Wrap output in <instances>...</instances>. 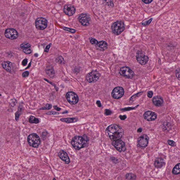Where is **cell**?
<instances>
[{
    "instance_id": "cell-1",
    "label": "cell",
    "mask_w": 180,
    "mask_h": 180,
    "mask_svg": "<svg viewBox=\"0 0 180 180\" xmlns=\"http://www.w3.org/2000/svg\"><path fill=\"white\" fill-rule=\"evenodd\" d=\"M106 134L113 141L120 139L124 135V131L119 125L112 124L106 129Z\"/></svg>"
},
{
    "instance_id": "cell-2",
    "label": "cell",
    "mask_w": 180,
    "mask_h": 180,
    "mask_svg": "<svg viewBox=\"0 0 180 180\" xmlns=\"http://www.w3.org/2000/svg\"><path fill=\"white\" fill-rule=\"evenodd\" d=\"M87 137H83L80 136L74 137L71 141V143L73 147L76 150H79L86 146L88 142Z\"/></svg>"
},
{
    "instance_id": "cell-3",
    "label": "cell",
    "mask_w": 180,
    "mask_h": 180,
    "mask_svg": "<svg viewBox=\"0 0 180 180\" xmlns=\"http://www.w3.org/2000/svg\"><path fill=\"white\" fill-rule=\"evenodd\" d=\"M125 28L124 23L121 21L116 22L113 24L112 29L113 33L115 35H120L122 33Z\"/></svg>"
},
{
    "instance_id": "cell-4",
    "label": "cell",
    "mask_w": 180,
    "mask_h": 180,
    "mask_svg": "<svg viewBox=\"0 0 180 180\" xmlns=\"http://www.w3.org/2000/svg\"><path fill=\"white\" fill-rule=\"evenodd\" d=\"M28 141L29 145L34 148L38 147L40 143V139L36 134H30L28 138Z\"/></svg>"
},
{
    "instance_id": "cell-5",
    "label": "cell",
    "mask_w": 180,
    "mask_h": 180,
    "mask_svg": "<svg viewBox=\"0 0 180 180\" xmlns=\"http://www.w3.org/2000/svg\"><path fill=\"white\" fill-rule=\"evenodd\" d=\"M100 76V73L97 71H92L86 76V79L89 82L94 83L96 82Z\"/></svg>"
},
{
    "instance_id": "cell-6",
    "label": "cell",
    "mask_w": 180,
    "mask_h": 180,
    "mask_svg": "<svg viewBox=\"0 0 180 180\" xmlns=\"http://www.w3.org/2000/svg\"><path fill=\"white\" fill-rule=\"evenodd\" d=\"M136 58L138 62L142 65L146 64L149 60L148 56L146 55L143 51L139 50L136 53Z\"/></svg>"
},
{
    "instance_id": "cell-7",
    "label": "cell",
    "mask_w": 180,
    "mask_h": 180,
    "mask_svg": "<svg viewBox=\"0 0 180 180\" xmlns=\"http://www.w3.org/2000/svg\"><path fill=\"white\" fill-rule=\"evenodd\" d=\"M66 99L69 103L72 105L77 104L78 101V97L76 94L72 92H68L66 96Z\"/></svg>"
},
{
    "instance_id": "cell-8",
    "label": "cell",
    "mask_w": 180,
    "mask_h": 180,
    "mask_svg": "<svg viewBox=\"0 0 180 180\" xmlns=\"http://www.w3.org/2000/svg\"><path fill=\"white\" fill-rule=\"evenodd\" d=\"M120 73L122 76L128 78H132L134 76L133 71L129 67L127 66H124L121 68Z\"/></svg>"
},
{
    "instance_id": "cell-9",
    "label": "cell",
    "mask_w": 180,
    "mask_h": 180,
    "mask_svg": "<svg viewBox=\"0 0 180 180\" xmlns=\"http://www.w3.org/2000/svg\"><path fill=\"white\" fill-rule=\"evenodd\" d=\"M149 139L146 134L141 136L138 140V146L141 148H144L147 146L149 143Z\"/></svg>"
},
{
    "instance_id": "cell-10",
    "label": "cell",
    "mask_w": 180,
    "mask_h": 180,
    "mask_svg": "<svg viewBox=\"0 0 180 180\" xmlns=\"http://www.w3.org/2000/svg\"><path fill=\"white\" fill-rule=\"evenodd\" d=\"M124 94V91L123 88L118 87L114 88L112 93L113 98L115 99H118L123 96Z\"/></svg>"
},
{
    "instance_id": "cell-11",
    "label": "cell",
    "mask_w": 180,
    "mask_h": 180,
    "mask_svg": "<svg viewBox=\"0 0 180 180\" xmlns=\"http://www.w3.org/2000/svg\"><path fill=\"white\" fill-rule=\"evenodd\" d=\"M36 27L37 29L40 30H43L47 26V21L44 18H38L35 22Z\"/></svg>"
},
{
    "instance_id": "cell-12",
    "label": "cell",
    "mask_w": 180,
    "mask_h": 180,
    "mask_svg": "<svg viewBox=\"0 0 180 180\" xmlns=\"http://www.w3.org/2000/svg\"><path fill=\"white\" fill-rule=\"evenodd\" d=\"M5 36L7 38L10 40H14L18 37V34L15 29H8L5 32Z\"/></svg>"
},
{
    "instance_id": "cell-13",
    "label": "cell",
    "mask_w": 180,
    "mask_h": 180,
    "mask_svg": "<svg viewBox=\"0 0 180 180\" xmlns=\"http://www.w3.org/2000/svg\"><path fill=\"white\" fill-rule=\"evenodd\" d=\"M112 145L119 152H124L126 150L125 143L120 139L113 141Z\"/></svg>"
},
{
    "instance_id": "cell-14",
    "label": "cell",
    "mask_w": 180,
    "mask_h": 180,
    "mask_svg": "<svg viewBox=\"0 0 180 180\" xmlns=\"http://www.w3.org/2000/svg\"><path fill=\"white\" fill-rule=\"evenodd\" d=\"M79 21L82 26H86L89 24L90 18L86 14H82L78 17Z\"/></svg>"
},
{
    "instance_id": "cell-15",
    "label": "cell",
    "mask_w": 180,
    "mask_h": 180,
    "mask_svg": "<svg viewBox=\"0 0 180 180\" xmlns=\"http://www.w3.org/2000/svg\"><path fill=\"white\" fill-rule=\"evenodd\" d=\"M144 119L148 121H154L157 118V114L154 112L148 111L143 115Z\"/></svg>"
},
{
    "instance_id": "cell-16",
    "label": "cell",
    "mask_w": 180,
    "mask_h": 180,
    "mask_svg": "<svg viewBox=\"0 0 180 180\" xmlns=\"http://www.w3.org/2000/svg\"><path fill=\"white\" fill-rule=\"evenodd\" d=\"M75 9L73 5H65L64 8V13L69 16H71L74 14L75 12Z\"/></svg>"
},
{
    "instance_id": "cell-17",
    "label": "cell",
    "mask_w": 180,
    "mask_h": 180,
    "mask_svg": "<svg viewBox=\"0 0 180 180\" xmlns=\"http://www.w3.org/2000/svg\"><path fill=\"white\" fill-rule=\"evenodd\" d=\"M3 67L8 72L11 73L14 69V64L10 62H4L2 63Z\"/></svg>"
},
{
    "instance_id": "cell-18",
    "label": "cell",
    "mask_w": 180,
    "mask_h": 180,
    "mask_svg": "<svg viewBox=\"0 0 180 180\" xmlns=\"http://www.w3.org/2000/svg\"><path fill=\"white\" fill-rule=\"evenodd\" d=\"M59 156L61 159L65 162L66 164H69L70 163V158L66 152L63 151H61L59 153Z\"/></svg>"
},
{
    "instance_id": "cell-19",
    "label": "cell",
    "mask_w": 180,
    "mask_h": 180,
    "mask_svg": "<svg viewBox=\"0 0 180 180\" xmlns=\"http://www.w3.org/2000/svg\"><path fill=\"white\" fill-rule=\"evenodd\" d=\"M96 47L97 49L100 51H104L107 49L108 48V45L107 43L104 41H101L98 42L96 45Z\"/></svg>"
},
{
    "instance_id": "cell-20",
    "label": "cell",
    "mask_w": 180,
    "mask_h": 180,
    "mask_svg": "<svg viewBox=\"0 0 180 180\" xmlns=\"http://www.w3.org/2000/svg\"><path fill=\"white\" fill-rule=\"evenodd\" d=\"M152 101L155 105L157 106H162L163 104V100L160 96H156L153 99Z\"/></svg>"
},
{
    "instance_id": "cell-21",
    "label": "cell",
    "mask_w": 180,
    "mask_h": 180,
    "mask_svg": "<svg viewBox=\"0 0 180 180\" xmlns=\"http://www.w3.org/2000/svg\"><path fill=\"white\" fill-rule=\"evenodd\" d=\"M165 164V162L164 160L162 158H158L156 160L154 165L156 168L160 169L162 168Z\"/></svg>"
},
{
    "instance_id": "cell-22",
    "label": "cell",
    "mask_w": 180,
    "mask_h": 180,
    "mask_svg": "<svg viewBox=\"0 0 180 180\" xmlns=\"http://www.w3.org/2000/svg\"><path fill=\"white\" fill-rule=\"evenodd\" d=\"M61 120L66 123H73L77 121V119L75 118H67L61 119Z\"/></svg>"
},
{
    "instance_id": "cell-23",
    "label": "cell",
    "mask_w": 180,
    "mask_h": 180,
    "mask_svg": "<svg viewBox=\"0 0 180 180\" xmlns=\"http://www.w3.org/2000/svg\"><path fill=\"white\" fill-rule=\"evenodd\" d=\"M180 163H178V164H176L175 166V167H174L173 170H172V173L173 174H175V175H176V174H178L180 173Z\"/></svg>"
},
{
    "instance_id": "cell-24",
    "label": "cell",
    "mask_w": 180,
    "mask_h": 180,
    "mask_svg": "<svg viewBox=\"0 0 180 180\" xmlns=\"http://www.w3.org/2000/svg\"><path fill=\"white\" fill-rule=\"evenodd\" d=\"M126 178L128 180H135L136 178V176L134 174L129 173L126 174Z\"/></svg>"
},
{
    "instance_id": "cell-25",
    "label": "cell",
    "mask_w": 180,
    "mask_h": 180,
    "mask_svg": "<svg viewBox=\"0 0 180 180\" xmlns=\"http://www.w3.org/2000/svg\"><path fill=\"white\" fill-rule=\"evenodd\" d=\"M29 122L31 124H37L39 123V120L33 116H31L29 119Z\"/></svg>"
},
{
    "instance_id": "cell-26",
    "label": "cell",
    "mask_w": 180,
    "mask_h": 180,
    "mask_svg": "<svg viewBox=\"0 0 180 180\" xmlns=\"http://www.w3.org/2000/svg\"><path fill=\"white\" fill-rule=\"evenodd\" d=\"M30 45L29 43H23L21 45V48L23 49V50L30 48Z\"/></svg>"
},
{
    "instance_id": "cell-27",
    "label": "cell",
    "mask_w": 180,
    "mask_h": 180,
    "mask_svg": "<svg viewBox=\"0 0 180 180\" xmlns=\"http://www.w3.org/2000/svg\"><path fill=\"white\" fill-rule=\"evenodd\" d=\"M63 29L65 30L70 32V33H75L76 32L75 30H74V29H72L70 28L64 27L63 28Z\"/></svg>"
},
{
    "instance_id": "cell-28",
    "label": "cell",
    "mask_w": 180,
    "mask_h": 180,
    "mask_svg": "<svg viewBox=\"0 0 180 180\" xmlns=\"http://www.w3.org/2000/svg\"><path fill=\"white\" fill-rule=\"evenodd\" d=\"M167 142H168V144L171 146H173V147L176 146V143L173 141L170 140H168Z\"/></svg>"
},
{
    "instance_id": "cell-29",
    "label": "cell",
    "mask_w": 180,
    "mask_h": 180,
    "mask_svg": "<svg viewBox=\"0 0 180 180\" xmlns=\"http://www.w3.org/2000/svg\"><path fill=\"white\" fill-rule=\"evenodd\" d=\"M52 108V105L49 104H47L44 107L42 108L40 110H48L51 109Z\"/></svg>"
},
{
    "instance_id": "cell-30",
    "label": "cell",
    "mask_w": 180,
    "mask_h": 180,
    "mask_svg": "<svg viewBox=\"0 0 180 180\" xmlns=\"http://www.w3.org/2000/svg\"><path fill=\"white\" fill-rule=\"evenodd\" d=\"M23 51L24 53L27 54H31V52H32L31 49L30 48L23 49Z\"/></svg>"
},
{
    "instance_id": "cell-31",
    "label": "cell",
    "mask_w": 180,
    "mask_h": 180,
    "mask_svg": "<svg viewBox=\"0 0 180 180\" xmlns=\"http://www.w3.org/2000/svg\"><path fill=\"white\" fill-rule=\"evenodd\" d=\"M90 42L92 44L96 45L98 43V41L96 39L94 38H92L90 40Z\"/></svg>"
},
{
    "instance_id": "cell-32",
    "label": "cell",
    "mask_w": 180,
    "mask_h": 180,
    "mask_svg": "<svg viewBox=\"0 0 180 180\" xmlns=\"http://www.w3.org/2000/svg\"><path fill=\"white\" fill-rule=\"evenodd\" d=\"M152 20V18H151L150 20H148V21H147L146 22L143 23L142 24L143 25V26H147V25H149L151 23Z\"/></svg>"
},
{
    "instance_id": "cell-33",
    "label": "cell",
    "mask_w": 180,
    "mask_h": 180,
    "mask_svg": "<svg viewBox=\"0 0 180 180\" xmlns=\"http://www.w3.org/2000/svg\"><path fill=\"white\" fill-rule=\"evenodd\" d=\"M176 77L177 78H178L179 80V78H180V71H179V68H178V69H177L176 71Z\"/></svg>"
},
{
    "instance_id": "cell-34",
    "label": "cell",
    "mask_w": 180,
    "mask_h": 180,
    "mask_svg": "<svg viewBox=\"0 0 180 180\" xmlns=\"http://www.w3.org/2000/svg\"><path fill=\"white\" fill-rule=\"evenodd\" d=\"M29 75V72L28 71H25L22 74V76L24 77H28Z\"/></svg>"
},
{
    "instance_id": "cell-35",
    "label": "cell",
    "mask_w": 180,
    "mask_h": 180,
    "mask_svg": "<svg viewBox=\"0 0 180 180\" xmlns=\"http://www.w3.org/2000/svg\"><path fill=\"white\" fill-rule=\"evenodd\" d=\"M153 96V92L151 91H149L147 93V96L148 98H152Z\"/></svg>"
},
{
    "instance_id": "cell-36",
    "label": "cell",
    "mask_w": 180,
    "mask_h": 180,
    "mask_svg": "<svg viewBox=\"0 0 180 180\" xmlns=\"http://www.w3.org/2000/svg\"><path fill=\"white\" fill-rule=\"evenodd\" d=\"M112 114V112L111 110H106L105 111V114L106 115H108L111 114Z\"/></svg>"
},
{
    "instance_id": "cell-37",
    "label": "cell",
    "mask_w": 180,
    "mask_h": 180,
    "mask_svg": "<svg viewBox=\"0 0 180 180\" xmlns=\"http://www.w3.org/2000/svg\"><path fill=\"white\" fill-rule=\"evenodd\" d=\"M142 2H143L145 4H148L150 3H151V2H153V0H142Z\"/></svg>"
},
{
    "instance_id": "cell-38",
    "label": "cell",
    "mask_w": 180,
    "mask_h": 180,
    "mask_svg": "<svg viewBox=\"0 0 180 180\" xmlns=\"http://www.w3.org/2000/svg\"><path fill=\"white\" fill-rule=\"evenodd\" d=\"M46 114H47L49 115H57L59 114V113L57 112H49L47 113Z\"/></svg>"
},
{
    "instance_id": "cell-39",
    "label": "cell",
    "mask_w": 180,
    "mask_h": 180,
    "mask_svg": "<svg viewBox=\"0 0 180 180\" xmlns=\"http://www.w3.org/2000/svg\"><path fill=\"white\" fill-rule=\"evenodd\" d=\"M27 63H28V60L27 59H25L22 61V64L23 66H25L27 64Z\"/></svg>"
},
{
    "instance_id": "cell-40",
    "label": "cell",
    "mask_w": 180,
    "mask_h": 180,
    "mask_svg": "<svg viewBox=\"0 0 180 180\" xmlns=\"http://www.w3.org/2000/svg\"><path fill=\"white\" fill-rule=\"evenodd\" d=\"M126 118L127 117L125 115H120V119L121 120H124L125 119H126Z\"/></svg>"
},
{
    "instance_id": "cell-41",
    "label": "cell",
    "mask_w": 180,
    "mask_h": 180,
    "mask_svg": "<svg viewBox=\"0 0 180 180\" xmlns=\"http://www.w3.org/2000/svg\"><path fill=\"white\" fill-rule=\"evenodd\" d=\"M51 47V45L50 44H49L46 47V48L45 49V51L46 52H48L49 51V49Z\"/></svg>"
},
{
    "instance_id": "cell-42",
    "label": "cell",
    "mask_w": 180,
    "mask_h": 180,
    "mask_svg": "<svg viewBox=\"0 0 180 180\" xmlns=\"http://www.w3.org/2000/svg\"><path fill=\"white\" fill-rule=\"evenodd\" d=\"M96 104L98 105V107H101V102H100V101H97V102H96Z\"/></svg>"
},
{
    "instance_id": "cell-43",
    "label": "cell",
    "mask_w": 180,
    "mask_h": 180,
    "mask_svg": "<svg viewBox=\"0 0 180 180\" xmlns=\"http://www.w3.org/2000/svg\"><path fill=\"white\" fill-rule=\"evenodd\" d=\"M54 108L55 110H57V111H59V110H61V108L58 107L56 106H54Z\"/></svg>"
},
{
    "instance_id": "cell-44",
    "label": "cell",
    "mask_w": 180,
    "mask_h": 180,
    "mask_svg": "<svg viewBox=\"0 0 180 180\" xmlns=\"http://www.w3.org/2000/svg\"><path fill=\"white\" fill-rule=\"evenodd\" d=\"M142 129L141 128H139V129H138V132H139V133H141L142 132Z\"/></svg>"
},
{
    "instance_id": "cell-45",
    "label": "cell",
    "mask_w": 180,
    "mask_h": 180,
    "mask_svg": "<svg viewBox=\"0 0 180 180\" xmlns=\"http://www.w3.org/2000/svg\"><path fill=\"white\" fill-rule=\"evenodd\" d=\"M53 180H56V179H55V178H53Z\"/></svg>"
},
{
    "instance_id": "cell-46",
    "label": "cell",
    "mask_w": 180,
    "mask_h": 180,
    "mask_svg": "<svg viewBox=\"0 0 180 180\" xmlns=\"http://www.w3.org/2000/svg\"><path fill=\"white\" fill-rule=\"evenodd\" d=\"M90 180V179H89V180Z\"/></svg>"
}]
</instances>
